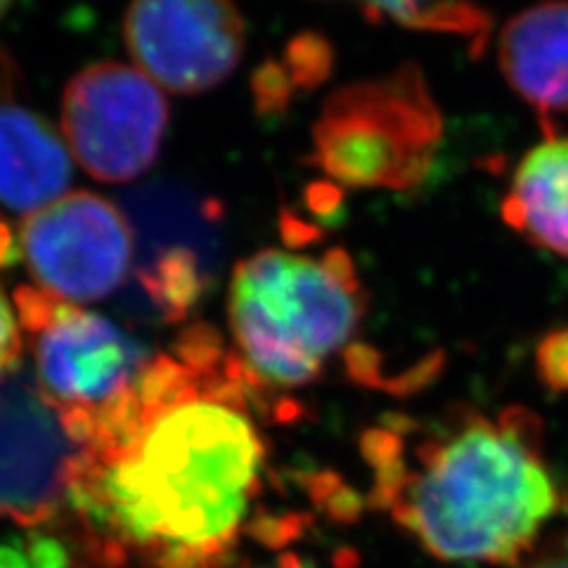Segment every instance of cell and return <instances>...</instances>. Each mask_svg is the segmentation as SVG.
Masks as SVG:
<instances>
[{"label":"cell","instance_id":"3","mask_svg":"<svg viewBox=\"0 0 568 568\" xmlns=\"http://www.w3.org/2000/svg\"><path fill=\"white\" fill-rule=\"evenodd\" d=\"M367 298L344 248L325 254L261 248L240 265L227 290L235 353L256 384L301 388L361 329Z\"/></svg>","mask_w":568,"mask_h":568},{"label":"cell","instance_id":"12","mask_svg":"<svg viewBox=\"0 0 568 568\" xmlns=\"http://www.w3.org/2000/svg\"><path fill=\"white\" fill-rule=\"evenodd\" d=\"M500 211L528 244L568 258V135H549L524 154Z\"/></svg>","mask_w":568,"mask_h":568},{"label":"cell","instance_id":"1","mask_svg":"<svg viewBox=\"0 0 568 568\" xmlns=\"http://www.w3.org/2000/svg\"><path fill=\"white\" fill-rule=\"evenodd\" d=\"M256 386L216 329L194 325L81 426L67 509L95 557L233 566L268 465Z\"/></svg>","mask_w":568,"mask_h":568},{"label":"cell","instance_id":"18","mask_svg":"<svg viewBox=\"0 0 568 568\" xmlns=\"http://www.w3.org/2000/svg\"><path fill=\"white\" fill-rule=\"evenodd\" d=\"M233 568V566H230ZM244 568H323L315 559L294 552V549H284V552L275 555L271 561L256 564V566H244Z\"/></svg>","mask_w":568,"mask_h":568},{"label":"cell","instance_id":"13","mask_svg":"<svg viewBox=\"0 0 568 568\" xmlns=\"http://www.w3.org/2000/svg\"><path fill=\"white\" fill-rule=\"evenodd\" d=\"M369 20L390 22L405 29L465 36L474 43H484L493 17L467 3H388L363 8Z\"/></svg>","mask_w":568,"mask_h":568},{"label":"cell","instance_id":"19","mask_svg":"<svg viewBox=\"0 0 568 568\" xmlns=\"http://www.w3.org/2000/svg\"><path fill=\"white\" fill-rule=\"evenodd\" d=\"M8 10H10V6H8V3H0V17H3Z\"/></svg>","mask_w":568,"mask_h":568},{"label":"cell","instance_id":"9","mask_svg":"<svg viewBox=\"0 0 568 568\" xmlns=\"http://www.w3.org/2000/svg\"><path fill=\"white\" fill-rule=\"evenodd\" d=\"M123 39L135 67L164 93L202 95L237 69L246 24L235 6L213 0L135 3L123 17Z\"/></svg>","mask_w":568,"mask_h":568},{"label":"cell","instance_id":"16","mask_svg":"<svg viewBox=\"0 0 568 568\" xmlns=\"http://www.w3.org/2000/svg\"><path fill=\"white\" fill-rule=\"evenodd\" d=\"M24 334L10 301L0 292V375L22 365Z\"/></svg>","mask_w":568,"mask_h":568},{"label":"cell","instance_id":"14","mask_svg":"<svg viewBox=\"0 0 568 568\" xmlns=\"http://www.w3.org/2000/svg\"><path fill=\"white\" fill-rule=\"evenodd\" d=\"M140 287L169 320H183L200 294V273L187 248H169L138 271Z\"/></svg>","mask_w":568,"mask_h":568},{"label":"cell","instance_id":"2","mask_svg":"<svg viewBox=\"0 0 568 568\" xmlns=\"http://www.w3.org/2000/svg\"><path fill=\"white\" fill-rule=\"evenodd\" d=\"M361 448L372 500L438 561L514 568L561 509L542 426L524 407L398 417L369 429Z\"/></svg>","mask_w":568,"mask_h":568},{"label":"cell","instance_id":"7","mask_svg":"<svg viewBox=\"0 0 568 568\" xmlns=\"http://www.w3.org/2000/svg\"><path fill=\"white\" fill-rule=\"evenodd\" d=\"M20 252L36 290L83 306L123 287L135 240L114 202L77 190L22 219Z\"/></svg>","mask_w":568,"mask_h":568},{"label":"cell","instance_id":"11","mask_svg":"<svg viewBox=\"0 0 568 568\" xmlns=\"http://www.w3.org/2000/svg\"><path fill=\"white\" fill-rule=\"evenodd\" d=\"M497 60L511 91L538 114H568V3L514 14L500 31Z\"/></svg>","mask_w":568,"mask_h":568},{"label":"cell","instance_id":"17","mask_svg":"<svg viewBox=\"0 0 568 568\" xmlns=\"http://www.w3.org/2000/svg\"><path fill=\"white\" fill-rule=\"evenodd\" d=\"M514 568H568V528L552 538H545L536 552H530Z\"/></svg>","mask_w":568,"mask_h":568},{"label":"cell","instance_id":"4","mask_svg":"<svg viewBox=\"0 0 568 568\" xmlns=\"http://www.w3.org/2000/svg\"><path fill=\"white\" fill-rule=\"evenodd\" d=\"M440 114L415 67L351 83L325 104L313 129V162L355 190H407L429 173Z\"/></svg>","mask_w":568,"mask_h":568},{"label":"cell","instance_id":"6","mask_svg":"<svg viewBox=\"0 0 568 568\" xmlns=\"http://www.w3.org/2000/svg\"><path fill=\"white\" fill-rule=\"evenodd\" d=\"M62 138L77 164L102 183H129L162 152L169 129L166 93L138 67L98 62L69 81Z\"/></svg>","mask_w":568,"mask_h":568},{"label":"cell","instance_id":"5","mask_svg":"<svg viewBox=\"0 0 568 568\" xmlns=\"http://www.w3.org/2000/svg\"><path fill=\"white\" fill-rule=\"evenodd\" d=\"M14 301L33 353V377L74 438L154 358L135 336L95 311L33 287H22Z\"/></svg>","mask_w":568,"mask_h":568},{"label":"cell","instance_id":"8","mask_svg":"<svg viewBox=\"0 0 568 568\" xmlns=\"http://www.w3.org/2000/svg\"><path fill=\"white\" fill-rule=\"evenodd\" d=\"M81 443L24 365L0 375V519L48 524L69 507Z\"/></svg>","mask_w":568,"mask_h":568},{"label":"cell","instance_id":"15","mask_svg":"<svg viewBox=\"0 0 568 568\" xmlns=\"http://www.w3.org/2000/svg\"><path fill=\"white\" fill-rule=\"evenodd\" d=\"M536 367L545 386L568 390V327L545 336L536 353Z\"/></svg>","mask_w":568,"mask_h":568},{"label":"cell","instance_id":"10","mask_svg":"<svg viewBox=\"0 0 568 568\" xmlns=\"http://www.w3.org/2000/svg\"><path fill=\"white\" fill-rule=\"evenodd\" d=\"M17 67L0 48V204L24 219L69 192L71 154L62 133L17 95Z\"/></svg>","mask_w":568,"mask_h":568}]
</instances>
